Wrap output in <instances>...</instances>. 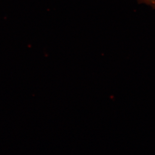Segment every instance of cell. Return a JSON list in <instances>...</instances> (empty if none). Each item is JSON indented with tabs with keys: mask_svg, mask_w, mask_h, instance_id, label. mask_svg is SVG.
<instances>
[{
	"mask_svg": "<svg viewBox=\"0 0 155 155\" xmlns=\"http://www.w3.org/2000/svg\"><path fill=\"white\" fill-rule=\"evenodd\" d=\"M141 3H146L147 4L152 6L153 7L155 8V0H138Z\"/></svg>",
	"mask_w": 155,
	"mask_h": 155,
	"instance_id": "obj_1",
	"label": "cell"
}]
</instances>
